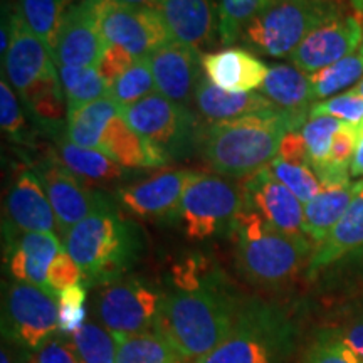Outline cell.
<instances>
[{
    "instance_id": "cell-1",
    "label": "cell",
    "mask_w": 363,
    "mask_h": 363,
    "mask_svg": "<svg viewBox=\"0 0 363 363\" xmlns=\"http://www.w3.org/2000/svg\"><path fill=\"white\" fill-rule=\"evenodd\" d=\"M240 305L217 276H199L194 267L177 272V288L163 293L155 331L184 362L199 363L227 338Z\"/></svg>"
},
{
    "instance_id": "cell-2",
    "label": "cell",
    "mask_w": 363,
    "mask_h": 363,
    "mask_svg": "<svg viewBox=\"0 0 363 363\" xmlns=\"http://www.w3.org/2000/svg\"><path fill=\"white\" fill-rule=\"evenodd\" d=\"M310 115L279 108L252 113L235 120L217 121L201 136V153L212 170L230 179H247L269 167L278 157L283 136L301 130Z\"/></svg>"
},
{
    "instance_id": "cell-3",
    "label": "cell",
    "mask_w": 363,
    "mask_h": 363,
    "mask_svg": "<svg viewBox=\"0 0 363 363\" xmlns=\"http://www.w3.org/2000/svg\"><path fill=\"white\" fill-rule=\"evenodd\" d=\"M61 240L83 272L86 286H104L125 278L145 249L143 230L126 219L111 199L72 227Z\"/></svg>"
},
{
    "instance_id": "cell-4",
    "label": "cell",
    "mask_w": 363,
    "mask_h": 363,
    "mask_svg": "<svg viewBox=\"0 0 363 363\" xmlns=\"http://www.w3.org/2000/svg\"><path fill=\"white\" fill-rule=\"evenodd\" d=\"M229 235L234 240L239 271L259 286H274L293 278L303 266L310 264L315 251V244L306 235L281 233L246 199Z\"/></svg>"
},
{
    "instance_id": "cell-5",
    "label": "cell",
    "mask_w": 363,
    "mask_h": 363,
    "mask_svg": "<svg viewBox=\"0 0 363 363\" xmlns=\"http://www.w3.org/2000/svg\"><path fill=\"white\" fill-rule=\"evenodd\" d=\"M342 12L337 0H267L240 40L264 56L291 57L316 27Z\"/></svg>"
},
{
    "instance_id": "cell-6",
    "label": "cell",
    "mask_w": 363,
    "mask_h": 363,
    "mask_svg": "<svg viewBox=\"0 0 363 363\" xmlns=\"http://www.w3.org/2000/svg\"><path fill=\"white\" fill-rule=\"evenodd\" d=\"M289 343V323L274 306L240 305L233 331L199 363H276Z\"/></svg>"
},
{
    "instance_id": "cell-7",
    "label": "cell",
    "mask_w": 363,
    "mask_h": 363,
    "mask_svg": "<svg viewBox=\"0 0 363 363\" xmlns=\"http://www.w3.org/2000/svg\"><path fill=\"white\" fill-rule=\"evenodd\" d=\"M242 201V189L233 182L192 172L174 220L192 240L229 234Z\"/></svg>"
},
{
    "instance_id": "cell-8",
    "label": "cell",
    "mask_w": 363,
    "mask_h": 363,
    "mask_svg": "<svg viewBox=\"0 0 363 363\" xmlns=\"http://www.w3.org/2000/svg\"><path fill=\"white\" fill-rule=\"evenodd\" d=\"M121 116L167 162L184 158L197 140V123L189 106L153 93L131 106L120 108Z\"/></svg>"
},
{
    "instance_id": "cell-9",
    "label": "cell",
    "mask_w": 363,
    "mask_h": 363,
    "mask_svg": "<svg viewBox=\"0 0 363 363\" xmlns=\"http://www.w3.org/2000/svg\"><path fill=\"white\" fill-rule=\"evenodd\" d=\"M57 299L38 286L13 281L4 296L2 335L13 347L35 353L57 333Z\"/></svg>"
},
{
    "instance_id": "cell-10",
    "label": "cell",
    "mask_w": 363,
    "mask_h": 363,
    "mask_svg": "<svg viewBox=\"0 0 363 363\" xmlns=\"http://www.w3.org/2000/svg\"><path fill=\"white\" fill-rule=\"evenodd\" d=\"M162 296L145 281L121 278L101 286L96 313L101 325L115 337H133L155 328Z\"/></svg>"
},
{
    "instance_id": "cell-11",
    "label": "cell",
    "mask_w": 363,
    "mask_h": 363,
    "mask_svg": "<svg viewBox=\"0 0 363 363\" xmlns=\"http://www.w3.org/2000/svg\"><path fill=\"white\" fill-rule=\"evenodd\" d=\"M93 4L106 44L123 48L135 59L148 57L172 40L153 9L128 6L118 0H93Z\"/></svg>"
},
{
    "instance_id": "cell-12",
    "label": "cell",
    "mask_w": 363,
    "mask_h": 363,
    "mask_svg": "<svg viewBox=\"0 0 363 363\" xmlns=\"http://www.w3.org/2000/svg\"><path fill=\"white\" fill-rule=\"evenodd\" d=\"M33 170L38 174L45 195L51 202L57 220V234L61 235V239L76 224L93 214L104 202L110 201V197L88 187L69 169H66L57 155L35 163Z\"/></svg>"
},
{
    "instance_id": "cell-13",
    "label": "cell",
    "mask_w": 363,
    "mask_h": 363,
    "mask_svg": "<svg viewBox=\"0 0 363 363\" xmlns=\"http://www.w3.org/2000/svg\"><path fill=\"white\" fill-rule=\"evenodd\" d=\"M363 39V22L352 13H338L333 19L316 27L299 44L291 56V65L306 74L323 69L360 49Z\"/></svg>"
},
{
    "instance_id": "cell-14",
    "label": "cell",
    "mask_w": 363,
    "mask_h": 363,
    "mask_svg": "<svg viewBox=\"0 0 363 363\" xmlns=\"http://www.w3.org/2000/svg\"><path fill=\"white\" fill-rule=\"evenodd\" d=\"M192 172L163 170L138 184L116 189L115 201L138 219L174 220Z\"/></svg>"
},
{
    "instance_id": "cell-15",
    "label": "cell",
    "mask_w": 363,
    "mask_h": 363,
    "mask_svg": "<svg viewBox=\"0 0 363 363\" xmlns=\"http://www.w3.org/2000/svg\"><path fill=\"white\" fill-rule=\"evenodd\" d=\"M106 48L93 0H79L71 6L54 45L56 66H98Z\"/></svg>"
},
{
    "instance_id": "cell-16",
    "label": "cell",
    "mask_w": 363,
    "mask_h": 363,
    "mask_svg": "<svg viewBox=\"0 0 363 363\" xmlns=\"http://www.w3.org/2000/svg\"><path fill=\"white\" fill-rule=\"evenodd\" d=\"M6 217L7 238L19 233L57 234L56 214L34 170L21 169L16 174L6 197Z\"/></svg>"
},
{
    "instance_id": "cell-17",
    "label": "cell",
    "mask_w": 363,
    "mask_h": 363,
    "mask_svg": "<svg viewBox=\"0 0 363 363\" xmlns=\"http://www.w3.org/2000/svg\"><path fill=\"white\" fill-rule=\"evenodd\" d=\"M240 189L244 199L272 227L286 234L306 235L303 230L305 203L271 174L269 167L247 177Z\"/></svg>"
},
{
    "instance_id": "cell-18",
    "label": "cell",
    "mask_w": 363,
    "mask_h": 363,
    "mask_svg": "<svg viewBox=\"0 0 363 363\" xmlns=\"http://www.w3.org/2000/svg\"><path fill=\"white\" fill-rule=\"evenodd\" d=\"M2 66L7 71V81L21 96L44 76L57 71L49 48L30 30L19 11L12 13V39Z\"/></svg>"
},
{
    "instance_id": "cell-19",
    "label": "cell",
    "mask_w": 363,
    "mask_h": 363,
    "mask_svg": "<svg viewBox=\"0 0 363 363\" xmlns=\"http://www.w3.org/2000/svg\"><path fill=\"white\" fill-rule=\"evenodd\" d=\"M202 54L170 40L148 56L150 69L155 79L157 93L172 101L189 106L194 101L201 78L199 67Z\"/></svg>"
},
{
    "instance_id": "cell-20",
    "label": "cell",
    "mask_w": 363,
    "mask_h": 363,
    "mask_svg": "<svg viewBox=\"0 0 363 363\" xmlns=\"http://www.w3.org/2000/svg\"><path fill=\"white\" fill-rule=\"evenodd\" d=\"M153 11L172 40L199 54L214 43L219 30L212 0H157Z\"/></svg>"
},
{
    "instance_id": "cell-21",
    "label": "cell",
    "mask_w": 363,
    "mask_h": 363,
    "mask_svg": "<svg viewBox=\"0 0 363 363\" xmlns=\"http://www.w3.org/2000/svg\"><path fill=\"white\" fill-rule=\"evenodd\" d=\"M7 239V266L16 281L44 289L54 298L48 283V271L65 249L56 233H19Z\"/></svg>"
},
{
    "instance_id": "cell-22",
    "label": "cell",
    "mask_w": 363,
    "mask_h": 363,
    "mask_svg": "<svg viewBox=\"0 0 363 363\" xmlns=\"http://www.w3.org/2000/svg\"><path fill=\"white\" fill-rule=\"evenodd\" d=\"M201 62L208 81L233 93H251L259 89L269 71V66L259 57L239 48L203 52Z\"/></svg>"
},
{
    "instance_id": "cell-23",
    "label": "cell",
    "mask_w": 363,
    "mask_h": 363,
    "mask_svg": "<svg viewBox=\"0 0 363 363\" xmlns=\"http://www.w3.org/2000/svg\"><path fill=\"white\" fill-rule=\"evenodd\" d=\"M360 247H363V180H358L355 197L342 219L315 246L308 264L310 276H315L318 271L325 269Z\"/></svg>"
},
{
    "instance_id": "cell-24",
    "label": "cell",
    "mask_w": 363,
    "mask_h": 363,
    "mask_svg": "<svg viewBox=\"0 0 363 363\" xmlns=\"http://www.w3.org/2000/svg\"><path fill=\"white\" fill-rule=\"evenodd\" d=\"M194 104L206 120H212L214 123L235 120V118L276 108L264 94L256 93V91H251V93L225 91L216 86L212 81H208L206 76L199 81L197 89H195Z\"/></svg>"
},
{
    "instance_id": "cell-25",
    "label": "cell",
    "mask_w": 363,
    "mask_h": 363,
    "mask_svg": "<svg viewBox=\"0 0 363 363\" xmlns=\"http://www.w3.org/2000/svg\"><path fill=\"white\" fill-rule=\"evenodd\" d=\"M99 152L106 153L111 160L120 163L125 169L133 170L158 169L169 163L142 136L131 130V126L121 116V111L113 118L104 131Z\"/></svg>"
},
{
    "instance_id": "cell-26",
    "label": "cell",
    "mask_w": 363,
    "mask_h": 363,
    "mask_svg": "<svg viewBox=\"0 0 363 363\" xmlns=\"http://www.w3.org/2000/svg\"><path fill=\"white\" fill-rule=\"evenodd\" d=\"M358 182H347V184L323 185V190L305 203V230L306 238L313 244L321 242L330 230L337 225L342 216L350 207L355 197Z\"/></svg>"
},
{
    "instance_id": "cell-27",
    "label": "cell",
    "mask_w": 363,
    "mask_h": 363,
    "mask_svg": "<svg viewBox=\"0 0 363 363\" xmlns=\"http://www.w3.org/2000/svg\"><path fill=\"white\" fill-rule=\"evenodd\" d=\"M56 155L66 169L89 185L115 184L128 174V169L111 160L106 153L71 143L67 136L56 138Z\"/></svg>"
},
{
    "instance_id": "cell-28",
    "label": "cell",
    "mask_w": 363,
    "mask_h": 363,
    "mask_svg": "<svg viewBox=\"0 0 363 363\" xmlns=\"http://www.w3.org/2000/svg\"><path fill=\"white\" fill-rule=\"evenodd\" d=\"M259 91L276 108L296 115H310L311 106L315 104L310 74L298 69L294 65L269 66Z\"/></svg>"
},
{
    "instance_id": "cell-29",
    "label": "cell",
    "mask_w": 363,
    "mask_h": 363,
    "mask_svg": "<svg viewBox=\"0 0 363 363\" xmlns=\"http://www.w3.org/2000/svg\"><path fill=\"white\" fill-rule=\"evenodd\" d=\"M116 115H120V106L110 96L67 113V140L83 148L99 150L104 131Z\"/></svg>"
},
{
    "instance_id": "cell-30",
    "label": "cell",
    "mask_w": 363,
    "mask_h": 363,
    "mask_svg": "<svg viewBox=\"0 0 363 363\" xmlns=\"http://www.w3.org/2000/svg\"><path fill=\"white\" fill-rule=\"evenodd\" d=\"M21 98L26 101L34 120L44 130L59 131L65 120L67 121V104L59 81V71L44 76Z\"/></svg>"
},
{
    "instance_id": "cell-31",
    "label": "cell",
    "mask_w": 363,
    "mask_h": 363,
    "mask_svg": "<svg viewBox=\"0 0 363 363\" xmlns=\"http://www.w3.org/2000/svg\"><path fill=\"white\" fill-rule=\"evenodd\" d=\"M363 79V56L353 52L342 61L323 67L310 74L313 101H323L345 91H350Z\"/></svg>"
},
{
    "instance_id": "cell-32",
    "label": "cell",
    "mask_w": 363,
    "mask_h": 363,
    "mask_svg": "<svg viewBox=\"0 0 363 363\" xmlns=\"http://www.w3.org/2000/svg\"><path fill=\"white\" fill-rule=\"evenodd\" d=\"M57 71L67 113L108 96V84L96 66H59Z\"/></svg>"
},
{
    "instance_id": "cell-33",
    "label": "cell",
    "mask_w": 363,
    "mask_h": 363,
    "mask_svg": "<svg viewBox=\"0 0 363 363\" xmlns=\"http://www.w3.org/2000/svg\"><path fill=\"white\" fill-rule=\"evenodd\" d=\"M72 0H17L21 17L35 35L43 39L51 54L56 45L62 19L69 11Z\"/></svg>"
},
{
    "instance_id": "cell-34",
    "label": "cell",
    "mask_w": 363,
    "mask_h": 363,
    "mask_svg": "<svg viewBox=\"0 0 363 363\" xmlns=\"http://www.w3.org/2000/svg\"><path fill=\"white\" fill-rule=\"evenodd\" d=\"M115 363H182L174 347L155 330L133 337H116Z\"/></svg>"
},
{
    "instance_id": "cell-35",
    "label": "cell",
    "mask_w": 363,
    "mask_h": 363,
    "mask_svg": "<svg viewBox=\"0 0 363 363\" xmlns=\"http://www.w3.org/2000/svg\"><path fill=\"white\" fill-rule=\"evenodd\" d=\"M69 338V347L78 363H115L118 338L103 325L86 321Z\"/></svg>"
},
{
    "instance_id": "cell-36",
    "label": "cell",
    "mask_w": 363,
    "mask_h": 363,
    "mask_svg": "<svg viewBox=\"0 0 363 363\" xmlns=\"http://www.w3.org/2000/svg\"><path fill=\"white\" fill-rule=\"evenodd\" d=\"M153 93H157V88L148 57L136 59L125 74H121L115 83L108 86V96L120 108L131 106Z\"/></svg>"
},
{
    "instance_id": "cell-37",
    "label": "cell",
    "mask_w": 363,
    "mask_h": 363,
    "mask_svg": "<svg viewBox=\"0 0 363 363\" xmlns=\"http://www.w3.org/2000/svg\"><path fill=\"white\" fill-rule=\"evenodd\" d=\"M342 123L343 121L337 120V118L315 116L308 118L305 126L301 128L303 138H305L308 152H310L311 167L316 172V175L328 163L331 142H333V136Z\"/></svg>"
},
{
    "instance_id": "cell-38",
    "label": "cell",
    "mask_w": 363,
    "mask_h": 363,
    "mask_svg": "<svg viewBox=\"0 0 363 363\" xmlns=\"http://www.w3.org/2000/svg\"><path fill=\"white\" fill-rule=\"evenodd\" d=\"M269 170L303 203L310 202L313 197H316L323 190L320 177L308 165H293V163H286L279 158H274L269 163Z\"/></svg>"
},
{
    "instance_id": "cell-39",
    "label": "cell",
    "mask_w": 363,
    "mask_h": 363,
    "mask_svg": "<svg viewBox=\"0 0 363 363\" xmlns=\"http://www.w3.org/2000/svg\"><path fill=\"white\" fill-rule=\"evenodd\" d=\"M266 2L267 0H220L219 38L222 44L230 45L240 39L244 27Z\"/></svg>"
},
{
    "instance_id": "cell-40",
    "label": "cell",
    "mask_w": 363,
    "mask_h": 363,
    "mask_svg": "<svg viewBox=\"0 0 363 363\" xmlns=\"http://www.w3.org/2000/svg\"><path fill=\"white\" fill-rule=\"evenodd\" d=\"M86 299H88V286L84 283L72 284L59 293L57 331L61 337H72L86 323Z\"/></svg>"
},
{
    "instance_id": "cell-41",
    "label": "cell",
    "mask_w": 363,
    "mask_h": 363,
    "mask_svg": "<svg viewBox=\"0 0 363 363\" xmlns=\"http://www.w3.org/2000/svg\"><path fill=\"white\" fill-rule=\"evenodd\" d=\"M315 116H331L345 123L360 125L363 121V98L355 89L345 91L337 96L313 104L310 118Z\"/></svg>"
},
{
    "instance_id": "cell-42",
    "label": "cell",
    "mask_w": 363,
    "mask_h": 363,
    "mask_svg": "<svg viewBox=\"0 0 363 363\" xmlns=\"http://www.w3.org/2000/svg\"><path fill=\"white\" fill-rule=\"evenodd\" d=\"M0 125L11 140L22 142L26 136V120L22 115L19 99L13 93L12 84L4 76L0 81Z\"/></svg>"
},
{
    "instance_id": "cell-43",
    "label": "cell",
    "mask_w": 363,
    "mask_h": 363,
    "mask_svg": "<svg viewBox=\"0 0 363 363\" xmlns=\"http://www.w3.org/2000/svg\"><path fill=\"white\" fill-rule=\"evenodd\" d=\"M308 363H363L337 333H326L313 345Z\"/></svg>"
},
{
    "instance_id": "cell-44",
    "label": "cell",
    "mask_w": 363,
    "mask_h": 363,
    "mask_svg": "<svg viewBox=\"0 0 363 363\" xmlns=\"http://www.w3.org/2000/svg\"><path fill=\"white\" fill-rule=\"evenodd\" d=\"M48 283L56 299L62 289L69 288L72 284L83 283V272H81L79 266L76 264V261L66 252V249H62L57 254L56 259L52 261L51 267H49Z\"/></svg>"
},
{
    "instance_id": "cell-45",
    "label": "cell",
    "mask_w": 363,
    "mask_h": 363,
    "mask_svg": "<svg viewBox=\"0 0 363 363\" xmlns=\"http://www.w3.org/2000/svg\"><path fill=\"white\" fill-rule=\"evenodd\" d=\"M135 61L136 59L131 56L128 51H125L123 48L108 45L96 67L99 74H101V78L106 81L108 86H110L115 83L121 74H125V72L133 66Z\"/></svg>"
},
{
    "instance_id": "cell-46",
    "label": "cell",
    "mask_w": 363,
    "mask_h": 363,
    "mask_svg": "<svg viewBox=\"0 0 363 363\" xmlns=\"http://www.w3.org/2000/svg\"><path fill=\"white\" fill-rule=\"evenodd\" d=\"M276 158H279V160H283L286 163H293V165L311 167L310 152H308L301 130H291L283 136V140H281L279 143L278 157Z\"/></svg>"
},
{
    "instance_id": "cell-47",
    "label": "cell",
    "mask_w": 363,
    "mask_h": 363,
    "mask_svg": "<svg viewBox=\"0 0 363 363\" xmlns=\"http://www.w3.org/2000/svg\"><path fill=\"white\" fill-rule=\"evenodd\" d=\"M33 363H78L74 353H72L69 342L59 338H51L48 343L43 345L38 352L30 357Z\"/></svg>"
},
{
    "instance_id": "cell-48",
    "label": "cell",
    "mask_w": 363,
    "mask_h": 363,
    "mask_svg": "<svg viewBox=\"0 0 363 363\" xmlns=\"http://www.w3.org/2000/svg\"><path fill=\"white\" fill-rule=\"evenodd\" d=\"M340 337L350 347V350L363 360V320L348 326L347 330L340 333Z\"/></svg>"
},
{
    "instance_id": "cell-49",
    "label": "cell",
    "mask_w": 363,
    "mask_h": 363,
    "mask_svg": "<svg viewBox=\"0 0 363 363\" xmlns=\"http://www.w3.org/2000/svg\"><path fill=\"white\" fill-rule=\"evenodd\" d=\"M350 175L355 177V179H360V177H363V135L360 136V140H358L355 155H353Z\"/></svg>"
},
{
    "instance_id": "cell-50",
    "label": "cell",
    "mask_w": 363,
    "mask_h": 363,
    "mask_svg": "<svg viewBox=\"0 0 363 363\" xmlns=\"http://www.w3.org/2000/svg\"><path fill=\"white\" fill-rule=\"evenodd\" d=\"M12 345L11 347H4L2 353H0V363H24L27 358H29V353L26 350H21L19 353H16L12 350Z\"/></svg>"
},
{
    "instance_id": "cell-51",
    "label": "cell",
    "mask_w": 363,
    "mask_h": 363,
    "mask_svg": "<svg viewBox=\"0 0 363 363\" xmlns=\"http://www.w3.org/2000/svg\"><path fill=\"white\" fill-rule=\"evenodd\" d=\"M121 4H128V6H136V7H148L155 9L157 0H118Z\"/></svg>"
},
{
    "instance_id": "cell-52",
    "label": "cell",
    "mask_w": 363,
    "mask_h": 363,
    "mask_svg": "<svg viewBox=\"0 0 363 363\" xmlns=\"http://www.w3.org/2000/svg\"><path fill=\"white\" fill-rule=\"evenodd\" d=\"M350 2H352L353 9H355L360 16H363V0H350Z\"/></svg>"
},
{
    "instance_id": "cell-53",
    "label": "cell",
    "mask_w": 363,
    "mask_h": 363,
    "mask_svg": "<svg viewBox=\"0 0 363 363\" xmlns=\"http://www.w3.org/2000/svg\"><path fill=\"white\" fill-rule=\"evenodd\" d=\"M353 89H355V91H357V93H358V94H360V96L363 98V79H362V81H360V83H358V84H357V86H355V88H353Z\"/></svg>"
},
{
    "instance_id": "cell-54",
    "label": "cell",
    "mask_w": 363,
    "mask_h": 363,
    "mask_svg": "<svg viewBox=\"0 0 363 363\" xmlns=\"http://www.w3.org/2000/svg\"><path fill=\"white\" fill-rule=\"evenodd\" d=\"M358 52H360L363 56V39H362V44H360V49H358Z\"/></svg>"
},
{
    "instance_id": "cell-55",
    "label": "cell",
    "mask_w": 363,
    "mask_h": 363,
    "mask_svg": "<svg viewBox=\"0 0 363 363\" xmlns=\"http://www.w3.org/2000/svg\"><path fill=\"white\" fill-rule=\"evenodd\" d=\"M358 128H360V135H363V121L360 125H358Z\"/></svg>"
},
{
    "instance_id": "cell-56",
    "label": "cell",
    "mask_w": 363,
    "mask_h": 363,
    "mask_svg": "<svg viewBox=\"0 0 363 363\" xmlns=\"http://www.w3.org/2000/svg\"><path fill=\"white\" fill-rule=\"evenodd\" d=\"M182 363H189V362H182Z\"/></svg>"
}]
</instances>
